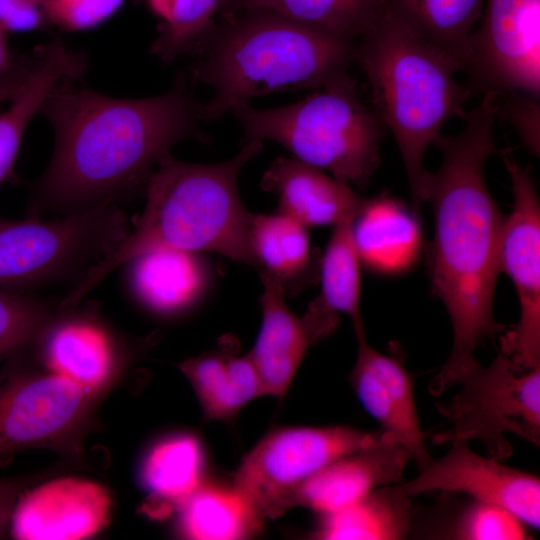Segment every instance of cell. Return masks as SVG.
Masks as SVG:
<instances>
[{
  "label": "cell",
  "instance_id": "1",
  "mask_svg": "<svg viewBox=\"0 0 540 540\" xmlns=\"http://www.w3.org/2000/svg\"><path fill=\"white\" fill-rule=\"evenodd\" d=\"M74 80L57 84L39 111L54 129L55 146L33 188L30 217L117 206L145 190L172 146L207 141L200 128L202 102L183 72L168 91L143 99L112 98Z\"/></svg>",
  "mask_w": 540,
  "mask_h": 540
},
{
  "label": "cell",
  "instance_id": "2",
  "mask_svg": "<svg viewBox=\"0 0 540 540\" xmlns=\"http://www.w3.org/2000/svg\"><path fill=\"white\" fill-rule=\"evenodd\" d=\"M501 96L483 94L463 118L459 134L438 135L434 144L442 154L441 166L435 173L427 170L420 186V201L431 204L434 217L427 251L431 287L453 329L450 356L429 384L434 396L454 387L476 359L477 346L505 329L493 314L505 216L484 176L485 164L496 152L494 123Z\"/></svg>",
  "mask_w": 540,
  "mask_h": 540
},
{
  "label": "cell",
  "instance_id": "3",
  "mask_svg": "<svg viewBox=\"0 0 540 540\" xmlns=\"http://www.w3.org/2000/svg\"><path fill=\"white\" fill-rule=\"evenodd\" d=\"M261 150V141L243 143L238 154L217 164L164 155L148 179L145 206L133 230L85 272L61 307H74L113 270L154 250L214 252L252 265L248 235L253 214L240 200L238 176Z\"/></svg>",
  "mask_w": 540,
  "mask_h": 540
},
{
  "label": "cell",
  "instance_id": "4",
  "mask_svg": "<svg viewBox=\"0 0 540 540\" xmlns=\"http://www.w3.org/2000/svg\"><path fill=\"white\" fill-rule=\"evenodd\" d=\"M191 54L190 78L212 88L202 102L212 122L251 98L319 89L348 74L357 41L325 33L266 10L221 14Z\"/></svg>",
  "mask_w": 540,
  "mask_h": 540
},
{
  "label": "cell",
  "instance_id": "5",
  "mask_svg": "<svg viewBox=\"0 0 540 540\" xmlns=\"http://www.w3.org/2000/svg\"><path fill=\"white\" fill-rule=\"evenodd\" d=\"M355 62L372 108L395 138L411 207L418 213L425 154L448 120L466 116L472 92L456 80L460 70L451 55L419 38L388 10L357 41Z\"/></svg>",
  "mask_w": 540,
  "mask_h": 540
},
{
  "label": "cell",
  "instance_id": "6",
  "mask_svg": "<svg viewBox=\"0 0 540 540\" xmlns=\"http://www.w3.org/2000/svg\"><path fill=\"white\" fill-rule=\"evenodd\" d=\"M230 112L243 143L274 141L350 185L365 188L380 165L385 127L349 73L290 105L256 109L246 102Z\"/></svg>",
  "mask_w": 540,
  "mask_h": 540
},
{
  "label": "cell",
  "instance_id": "7",
  "mask_svg": "<svg viewBox=\"0 0 540 540\" xmlns=\"http://www.w3.org/2000/svg\"><path fill=\"white\" fill-rule=\"evenodd\" d=\"M454 386L458 392L437 405L451 426L434 435L435 444L478 440L501 461L513 452L506 434L539 446L540 367L521 368L500 353L487 367L475 359Z\"/></svg>",
  "mask_w": 540,
  "mask_h": 540
},
{
  "label": "cell",
  "instance_id": "8",
  "mask_svg": "<svg viewBox=\"0 0 540 540\" xmlns=\"http://www.w3.org/2000/svg\"><path fill=\"white\" fill-rule=\"evenodd\" d=\"M129 232L117 206L54 220L0 218V289L15 291L86 272ZM85 274V273H84Z\"/></svg>",
  "mask_w": 540,
  "mask_h": 540
},
{
  "label": "cell",
  "instance_id": "9",
  "mask_svg": "<svg viewBox=\"0 0 540 540\" xmlns=\"http://www.w3.org/2000/svg\"><path fill=\"white\" fill-rule=\"evenodd\" d=\"M387 435L350 426L276 428L244 457L232 485L264 520L275 519L290 510L293 493L310 476Z\"/></svg>",
  "mask_w": 540,
  "mask_h": 540
},
{
  "label": "cell",
  "instance_id": "10",
  "mask_svg": "<svg viewBox=\"0 0 540 540\" xmlns=\"http://www.w3.org/2000/svg\"><path fill=\"white\" fill-rule=\"evenodd\" d=\"M460 71L472 92L540 96V0H485Z\"/></svg>",
  "mask_w": 540,
  "mask_h": 540
},
{
  "label": "cell",
  "instance_id": "11",
  "mask_svg": "<svg viewBox=\"0 0 540 540\" xmlns=\"http://www.w3.org/2000/svg\"><path fill=\"white\" fill-rule=\"evenodd\" d=\"M502 160L511 181L513 206L505 216L500 271L515 286L518 322L500 336L501 354L525 369L540 367V203L532 173L510 151Z\"/></svg>",
  "mask_w": 540,
  "mask_h": 540
},
{
  "label": "cell",
  "instance_id": "12",
  "mask_svg": "<svg viewBox=\"0 0 540 540\" xmlns=\"http://www.w3.org/2000/svg\"><path fill=\"white\" fill-rule=\"evenodd\" d=\"M449 451L432 461L412 480L400 483L403 492L418 496L432 491L462 493L471 499L507 509L530 528L540 526V480L494 457L474 452L467 441L450 443Z\"/></svg>",
  "mask_w": 540,
  "mask_h": 540
},
{
  "label": "cell",
  "instance_id": "13",
  "mask_svg": "<svg viewBox=\"0 0 540 540\" xmlns=\"http://www.w3.org/2000/svg\"><path fill=\"white\" fill-rule=\"evenodd\" d=\"M262 322L248 353L258 373L263 395L284 397L309 349L331 336L339 325V313L319 295L303 316L287 307L281 285L260 276Z\"/></svg>",
  "mask_w": 540,
  "mask_h": 540
},
{
  "label": "cell",
  "instance_id": "14",
  "mask_svg": "<svg viewBox=\"0 0 540 540\" xmlns=\"http://www.w3.org/2000/svg\"><path fill=\"white\" fill-rule=\"evenodd\" d=\"M89 393L54 373L0 376V454L55 440L69 431Z\"/></svg>",
  "mask_w": 540,
  "mask_h": 540
},
{
  "label": "cell",
  "instance_id": "15",
  "mask_svg": "<svg viewBox=\"0 0 540 540\" xmlns=\"http://www.w3.org/2000/svg\"><path fill=\"white\" fill-rule=\"evenodd\" d=\"M112 500L99 483L61 477L19 496L10 519L23 540H79L91 537L110 519Z\"/></svg>",
  "mask_w": 540,
  "mask_h": 540
},
{
  "label": "cell",
  "instance_id": "16",
  "mask_svg": "<svg viewBox=\"0 0 540 540\" xmlns=\"http://www.w3.org/2000/svg\"><path fill=\"white\" fill-rule=\"evenodd\" d=\"M407 449L392 435L330 462L293 493L290 510L306 507L329 514L361 500L372 491L403 481L411 461Z\"/></svg>",
  "mask_w": 540,
  "mask_h": 540
},
{
  "label": "cell",
  "instance_id": "17",
  "mask_svg": "<svg viewBox=\"0 0 540 540\" xmlns=\"http://www.w3.org/2000/svg\"><path fill=\"white\" fill-rule=\"evenodd\" d=\"M261 186L277 197V212L307 228L334 226L356 215L365 200L350 184L294 157L276 158Z\"/></svg>",
  "mask_w": 540,
  "mask_h": 540
},
{
  "label": "cell",
  "instance_id": "18",
  "mask_svg": "<svg viewBox=\"0 0 540 540\" xmlns=\"http://www.w3.org/2000/svg\"><path fill=\"white\" fill-rule=\"evenodd\" d=\"M417 214L412 207L386 194L365 198L352 223L361 264L385 275L410 269L422 250Z\"/></svg>",
  "mask_w": 540,
  "mask_h": 540
},
{
  "label": "cell",
  "instance_id": "19",
  "mask_svg": "<svg viewBox=\"0 0 540 540\" xmlns=\"http://www.w3.org/2000/svg\"><path fill=\"white\" fill-rule=\"evenodd\" d=\"M129 263L134 295L157 314L190 309L206 296L213 283V267L201 253L159 249Z\"/></svg>",
  "mask_w": 540,
  "mask_h": 540
},
{
  "label": "cell",
  "instance_id": "20",
  "mask_svg": "<svg viewBox=\"0 0 540 540\" xmlns=\"http://www.w3.org/2000/svg\"><path fill=\"white\" fill-rule=\"evenodd\" d=\"M85 69L84 53L59 39L36 49L31 70L8 107L0 112V185L11 173L25 131L50 91L64 80L79 78Z\"/></svg>",
  "mask_w": 540,
  "mask_h": 540
},
{
  "label": "cell",
  "instance_id": "21",
  "mask_svg": "<svg viewBox=\"0 0 540 540\" xmlns=\"http://www.w3.org/2000/svg\"><path fill=\"white\" fill-rule=\"evenodd\" d=\"M248 245L252 266L277 281L285 296L319 278L320 258L312 251L308 228L280 212L253 214Z\"/></svg>",
  "mask_w": 540,
  "mask_h": 540
},
{
  "label": "cell",
  "instance_id": "22",
  "mask_svg": "<svg viewBox=\"0 0 540 540\" xmlns=\"http://www.w3.org/2000/svg\"><path fill=\"white\" fill-rule=\"evenodd\" d=\"M237 345L232 337H223L216 350L179 364L211 420H231L246 404L263 395L249 354L239 355Z\"/></svg>",
  "mask_w": 540,
  "mask_h": 540
},
{
  "label": "cell",
  "instance_id": "23",
  "mask_svg": "<svg viewBox=\"0 0 540 540\" xmlns=\"http://www.w3.org/2000/svg\"><path fill=\"white\" fill-rule=\"evenodd\" d=\"M412 497L399 484L380 487L341 510L320 515L313 533L326 540L404 539L412 529Z\"/></svg>",
  "mask_w": 540,
  "mask_h": 540
},
{
  "label": "cell",
  "instance_id": "24",
  "mask_svg": "<svg viewBox=\"0 0 540 540\" xmlns=\"http://www.w3.org/2000/svg\"><path fill=\"white\" fill-rule=\"evenodd\" d=\"M114 359V347L107 332L83 319L59 324L45 345V361L52 373L89 394L108 380Z\"/></svg>",
  "mask_w": 540,
  "mask_h": 540
},
{
  "label": "cell",
  "instance_id": "25",
  "mask_svg": "<svg viewBox=\"0 0 540 540\" xmlns=\"http://www.w3.org/2000/svg\"><path fill=\"white\" fill-rule=\"evenodd\" d=\"M266 10L307 27L358 41L386 12V0H225L221 14Z\"/></svg>",
  "mask_w": 540,
  "mask_h": 540
},
{
  "label": "cell",
  "instance_id": "26",
  "mask_svg": "<svg viewBox=\"0 0 540 540\" xmlns=\"http://www.w3.org/2000/svg\"><path fill=\"white\" fill-rule=\"evenodd\" d=\"M178 507L181 533L189 539H245L264 521L233 485L202 482Z\"/></svg>",
  "mask_w": 540,
  "mask_h": 540
},
{
  "label": "cell",
  "instance_id": "27",
  "mask_svg": "<svg viewBox=\"0 0 540 540\" xmlns=\"http://www.w3.org/2000/svg\"><path fill=\"white\" fill-rule=\"evenodd\" d=\"M485 0H386V8L415 35L458 63Z\"/></svg>",
  "mask_w": 540,
  "mask_h": 540
},
{
  "label": "cell",
  "instance_id": "28",
  "mask_svg": "<svg viewBox=\"0 0 540 540\" xmlns=\"http://www.w3.org/2000/svg\"><path fill=\"white\" fill-rule=\"evenodd\" d=\"M204 451L191 434H176L155 444L141 467L145 488L164 506H179L203 481Z\"/></svg>",
  "mask_w": 540,
  "mask_h": 540
},
{
  "label": "cell",
  "instance_id": "29",
  "mask_svg": "<svg viewBox=\"0 0 540 540\" xmlns=\"http://www.w3.org/2000/svg\"><path fill=\"white\" fill-rule=\"evenodd\" d=\"M356 215L333 226L319 263L320 296L330 308L351 318L355 333L365 330L360 307L362 264L352 233Z\"/></svg>",
  "mask_w": 540,
  "mask_h": 540
},
{
  "label": "cell",
  "instance_id": "30",
  "mask_svg": "<svg viewBox=\"0 0 540 540\" xmlns=\"http://www.w3.org/2000/svg\"><path fill=\"white\" fill-rule=\"evenodd\" d=\"M431 538L457 540L530 539V527L497 505L471 499L458 507Z\"/></svg>",
  "mask_w": 540,
  "mask_h": 540
},
{
  "label": "cell",
  "instance_id": "31",
  "mask_svg": "<svg viewBox=\"0 0 540 540\" xmlns=\"http://www.w3.org/2000/svg\"><path fill=\"white\" fill-rule=\"evenodd\" d=\"M225 0H175L170 17L163 21L150 52L163 63L190 54L212 25Z\"/></svg>",
  "mask_w": 540,
  "mask_h": 540
},
{
  "label": "cell",
  "instance_id": "32",
  "mask_svg": "<svg viewBox=\"0 0 540 540\" xmlns=\"http://www.w3.org/2000/svg\"><path fill=\"white\" fill-rule=\"evenodd\" d=\"M49 317L50 311L43 302L0 289V361L28 344Z\"/></svg>",
  "mask_w": 540,
  "mask_h": 540
},
{
  "label": "cell",
  "instance_id": "33",
  "mask_svg": "<svg viewBox=\"0 0 540 540\" xmlns=\"http://www.w3.org/2000/svg\"><path fill=\"white\" fill-rule=\"evenodd\" d=\"M124 0H47L52 23L66 31L94 28L110 18Z\"/></svg>",
  "mask_w": 540,
  "mask_h": 540
},
{
  "label": "cell",
  "instance_id": "34",
  "mask_svg": "<svg viewBox=\"0 0 540 540\" xmlns=\"http://www.w3.org/2000/svg\"><path fill=\"white\" fill-rule=\"evenodd\" d=\"M498 116L505 118L518 134L524 147L533 155L540 152L539 98L521 92L502 94Z\"/></svg>",
  "mask_w": 540,
  "mask_h": 540
},
{
  "label": "cell",
  "instance_id": "35",
  "mask_svg": "<svg viewBox=\"0 0 540 540\" xmlns=\"http://www.w3.org/2000/svg\"><path fill=\"white\" fill-rule=\"evenodd\" d=\"M50 24L47 0H0V29L5 33L40 30Z\"/></svg>",
  "mask_w": 540,
  "mask_h": 540
},
{
  "label": "cell",
  "instance_id": "36",
  "mask_svg": "<svg viewBox=\"0 0 540 540\" xmlns=\"http://www.w3.org/2000/svg\"><path fill=\"white\" fill-rule=\"evenodd\" d=\"M21 485L17 481L0 480V536L10 522Z\"/></svg>",
  "mask_w": 540,
  "mask_h": 540
},
{
  "label": "cell",
  "instance_id": "37",
  "mask_svg": "<svg viewBox=\"0 0 540 540\" xmlns=\"http://www.w3.org/2000/svg\"><path fill=\"white\" fill-rule=\"evenodd\" d=\"M6 34L0 29V84H2L16 69L19 59L13 61L7 43Z\"/></svg>",
  "mask_w": 540,
  "mask_h": 540
},
{
  "label": "cell",
  "instance_id": "38",
  "mask_svg": "<svg viewBox=\"0 0 540 540\" xmlns=\"http://www.w3.org/2000/svg\"><path fill=\"white\" fill-rule=\"evenodd\" d=\"M26 78L23 69H16L2 84H0V105L9 102Z\"/></svg>",
  "mask_w": 540,
  "mask_h": 540
},
{
  "label": "cell",
  "instance_id": "39",
  "mask_svg": "<svg viewBox=\"0 0 540 540\" xmlns=\"http://www.w3.org/2000/svg\"><path fill=\"white\" fill-rule=\"evenodd\" d=\"M175 0H146L150 10L163 21L169 19Z\"/></svg>",
  "mask_w": 540,
  "mask_h": 540
},
{
  "label": "cell",
  "instance_id": "40",
  "mask_svg": "<svg viewBox=\"0 0 540 540\" xmlns=\"http://www.w3.org/2000/svg\"><path fill=\"white\" fill-rule=\"evenodd\" d=\"M142 0H133L134 3H139L141 2Z\"/></svg>",
  "mask_w": 540,
  "mask_h": 540
}]
</instances>
